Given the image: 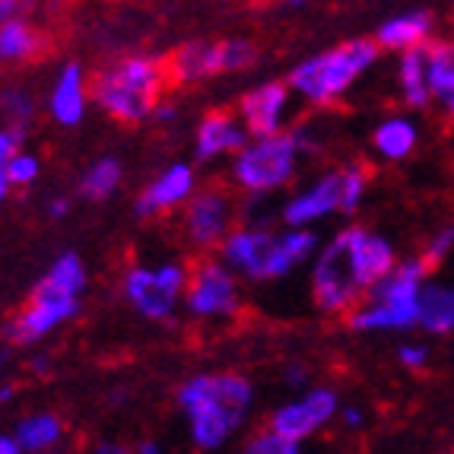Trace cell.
Listing matches in <instances>:
<instances>
[{
	"label": "cell",
	"mask_w": 454,
	"mask_h": 454,
	"mask_svg": "<svg viewBox=\"0 0 454 454\" xmlns=\"http://www.w3.org/2000/svg\"><path fill=\"white\" fill-rule=\"evenodd\" d=\"M277 194H242L239 197V223L251 226H277L280 223V204H273Z\"/></svg>",
	"instance_id": "cell-31"
},
{
	"label": "cell",
	"mask_w": 454,
	"mask_h": 454,
	"mask_svg": "<svg viewBox=\"0 0 454 454\" xmlns=\"http://www.w3.org/2000/svg\"><path fill=\"white\" fill-rule=\"evenodd\" d=\"M13 435L20 439L26 454H45L61 448V442L67 439V426L51 410H35V413H26L23 419H16Z\"/></svg>",
	"instance_id": "cell-21"
},
{
	"label": "cell",
	"mask_w": 454,
	"mask_h": 454,
	"mask_svg": "<svg viewBox=\"0 0 454 454\" xmlns=\"http://www.w3.org/2000/svg\"><path fill=\"white\" fill-rule=\"evenodd\" d=\"M417 124L410 121V118L391 114V118H385L379 128L372 130V150L387 162H401L417 150Z\"/></svg>",
	"instance_id": "cell-26"
},
{
	"label": "cell",
	"mask_w": 454,
	"mask_h": 454,
	"mask_svg": "<svg viewBox=\"0 0 454 454\" xmlns=\"http://www.w3.org/2000/svg\"><path fill=\"white\" fill-rule=\"evenodd\" d=\"M343 245H347L349 264L356 270V280L363 289H369L372 283H379L394 264H397V251L387 242L385 235L372 232L365 226H343Z\"/></svg>",
	"instance_id": "cell-19"
},
{
	"label": "cell",
	"mask_w": 454,
	"mask_h": 454,
	"mask_svg": "<svg viewBox=\"0 0 454 454\" xmlns=\"http://www.w3.org/2000/svg\"><path fill=\"white\" fill-rule=\"evenodd\" d=\"M369 194V168L353 162L340 168V216H353Z\"/></svg>",
	"instance_id": "cell-30"
},
{
	"label": "cell",
	"mask_w": 454,
	"mask_h": 454,
	"mask_svg": "<svg viewBox=\"0 0 454 454\" xmlns=\"http://www.w3.org/2000/svg\"><path fill=\"white\" fill-rule=\"evenodd\" d=\"M248 128L242 124L239 112L229 108H210L200 114V121L194 128V162L210 166V162L232 160L235 153L248 144Z\"/></svg>",
	"instance_id": "cell-18"
},
{
	"label": "cell",
	"mask_w": 454,
	"mask_h": 454,
	"mask_svg": "<svg viewBox=\"0 0 454 454\" xmlns=\"http://www.w3.org/2000/svg\"><path fill=\"white\" fill-rule=\"evenodd\" d=\"M397 92L407 108H426L432 98L429 90V64H426V45L407 48L397 58Z\"/></svg>",
	"instance_id": "cell-25"
},
{
	"label": "cell",
	"mask_w": 454,
	"mask_h": 454,
	"mask_svg": "<svg viewBox=\"0 0 454 454\" xmlns=\"http://www.w3.org/2000/svg\"><path fill=\"white\" fill-rule=\"evenodd\" d=\"M293 102L295 92L286 80H264V83L242 92L235 112H239V118H242L251 137L280 134L293 121Z\"/></svg>",
	"instance_id": "cell-15"
},
{
	"label": "cell",
	"mask_w": 454,
	"mask_h": 454,
	"mask_svg": "<svg viewBox=\"0 0 454 454\" xmlns=\"http://www.w3.org/2000/svg\"><path fill=\"white\" fill-rule=\"evenodd\" d=\"M435 29V20L426 10H407V13H397L391 20L375 29V42H379L381 51H407V48H419L432 38Z\"/></svg>",
	"instance_id": "cell-20"
},
{
	"label": "cell",
	"mask_w": 454,
	"mask_h": 454,
	"mask_svg": "<svg viewBox=\"0 0 454 454\" xmlns=\"http://www.w3.org/2000/svg\"><path fill=\"white\" fill-rule=\"evenodd\" d=\"M397 359H401L403 369H426L429 365V349L423 347V343H403L401 349H397Z\"/></svg>",
	"instance_id": "cell-36"
},
{
	"label": "cell",
	"mask_w": 454,
	"mask_h": 454,
	"mask_svg": "<svg viewBox=\"0 0 454 454\" xmlns=\"http://www.w3.org/2000/svg\"><path fill=\"white\" fill-rule=\"evenodd\" d=\"M86 286H90V270H86L83 258H80L76 251H61V254L48 264V270L42 273V280L35 283V293L83 299Z\"/></svg>",
	"instance_id": "cell-22"
},
{
	"label": "cell",
	"mask_w": 454,
	"mask_h": 454,
	"mask_svg": "<svg viewBox=\"0 0 454 454\" xmlns=\"http://www.w3.org/2000/svg\"><path fill=\"white\" fill-rule=\"evenodd\" d=\"M0 365H4V353H0Z\"/></svg>",
	"instance_id": "cell-50"
},
{
	"label": "cell",
	"mask_w": 454,
	"mask_h": 454,
	"mask_svg": "<svg viewBox=\"0 0 454 454\" xmlns=\"http://www.w3.org/2000/svg\"><path fill=\"white\" fill-rule=\"evenodd\" d=\"M23 144H26L23 130H16V128H10V124L0 121V168L7 166V160L16 150H23Z\"/></svg>",
	"instance_id": "cell-35"
},
{
	"label": "cell",
	"mask_w": 454,
	"mask_h": 454,
	"mask_svg": "<svg viewBox=\"0 0 454 454\" xmlns=\"http://www.w3.org/2000/svg\"><path fill=\"white\" fill-rule=\"evenodd\" d=\"M302 156L305 150L293 128L248 137V144L229 160V184L239 194H277L299 178Z\"/></svg>",
	"instance_id": "cell-5"
},
{
	"label": "cell",
	"mask_w": 454,
	"mask_h": 454,
	"mask_svg": "<svg viewBox=\"0 0 454 454\" xmlns=\"http://www.w3.org/2000/svg\"><path fill=\"white\" fill-rule=\"evenodd\" d=\"M200 188L194 162H168L162 172H156L134 197L137 220H156V216H172L182 213V207L191 200V194Z\"/></svg>",
	"instance_id": "cell-14"
},
{
	"label": "cell",
	"mask_w": 454,
	"mask_h": 454,
	"mask_svg": "<svg viewBox=\"0 0 454 454\" xmlns=\"http://www.w3.org/2000/svg\"><path fill=\"white\" fill-rule=\"evenodd\" d=\"M419 327L429 333H454V289L445 283H423L419 293Z\"/></svg>",
	"instance_id": "cell-27"
},
{
	"label": "cell",
	"mask_w": 454,
	"mask_h": 454,
	"mask_svg": "<svg viewBox=\"0 0 454 454\" xmlns=\"http://www.w3.org/2000/svg\"><path fill=\"white\" fill-rule=\"evenodd\" d=\"M254 385L242 372H200L175 391V403L197 451H220L242 435L254 410Z\"/></svg>",
	"instance_id": "cell-1"
},
{
	"label": "cell",
	"mask_w": 454,
	"mask_h": 454,
	"mask_svg": "<svg viewBox=\"0 0 454 454\" xmlns=\"http://www.w3.org/2000/svg\"><path fill=\"white\" fill-rule=\"evenodd\" d=\"M337 410H340V397H337L333 387H302L293 401L280 403V407L273 410L270 417H267V426L273 432H280L283 439L305 445V442L315 439L321 429H327L337 419Z\"/></svg>",
	"instance_id": "cell-11"
},
{
	"label": "cell",
	"mask_w": 454,
	"mask_h": 454,
	"mask_svg": "<svg viewBox=\"0 0 454 454\" xmlns=\"http://www.w3.org/2000/svg\"><path fill=\"white\" fill-rule=\"evenodd\" d=\"M245 451L248 454H299L302 445L283 439L280 432H273L270 426H264V429L251 432L248 439H245Z\"/></svg>",
	"instance_id": "cell-33"
},
{
	"label": "cell",
	"mask_w": 454,
	"mask_h": 454,
	"mask_svg": "<svg viewBox=\"0 0 454 454\" xmlns=\"http://www.w3.org/2000/svg\"><path fill=\"white\" fill-rule=\"evenodd\" d=\"M137 451H140V454H160L162 445H160V442H140V445H137Z\"/></svg>",
	"instance_id": "cell-46"
},
{
	"label": "cell",
	"mask_w": 454,
	"mask_h": 454,
	"mask_svg": "<svg viewBox=\"0 0 454 454\" xmlns=\"http://www.w3.org/2000/svg\"><path fill=\"white\" fill-rule=\"evenodd\" d=\"M168 76L178 86L207 83L213 76L242 74L258 64V45L248 38H194L166 58Z\"/></svg>",
	"instance_id": "cell-7"
},
{
	"label": "cell",
	"mask_w": 454,
	"mask_h": 454,
	"mask_svg": "<svg viewBox=\"0 0 454 454\" xmlns=\"http://www.w3.org/2000/svg\"><path fill=\"white\" fill-rule=\"evenodd\" d=\"M16 397V385H10V381H4L0 385V403H10Z\"/></svg>",
	"instance_id": "cell-44"
},
{
	"label": "cell",
	"mask_w": 454,
	"mask_h": 454,
	"mask_svg": "<svg viewBox=\"0 0 454 454\" xmlns=\"http://www.w3.org/2000/svg\"><path fill=\"white\" fill-rule=\"evenodd\" d=\"M280 379L286 387H293V391H302V387L311 385V369L305 363H286L280 369Z\"/></svg>",
	"instance_id": "cell-37"
},
{
	"label": "cell",
	"mask_w": 454,
	"mask_h": 454,
	"mask_svg": "<svg viewBox=\"0 0 454 454\" xmlns=\"http://www.w3.org/2000/svg\"><path fill=\"white\" fill-rule=\"evenodd\" d=\"M242 277L223 258H210V254H197L191 264L188 286H184V305L194 321L204 325H226V321L239 318L245 299H242Z\"/></svg>",
	"instance_id": "cell-8"
},
{
	"label": "cell",
	"mask_w": 454,
	"mask_h": 454,
	"mask_svg": "<svg viewBox=\"0 0 454 454\" xmlns=\"http://www.w3.org/2000/svg\"><path fill=\"white\" fill-rule=\"evenodd\" d=\"M4 175H7V182L13 188H32V184L42 178V160H38V153L32 150H16L13 156L7 160L4 166Z\"/></svg>",
	"instance_id": "cell-32"
},
{
	"label": "cell",
	"mask_w": 454,
	"mask_h": 454,
	"mask_svg": "<svg viewBox=\"0 0 454 454\" xmlns=\"http://www.w3.org/2000/svg\"><path fill=\"white\" fill-rule=\"evenodd\" d=\"M10 191H13V184L7 182V175H4V168H0V207H4V200L10 197Z\"/></svg>",
	"instance_id": "cell-45"
},
{
	"label": "cell",
	"mask_w": 454,
	"mask_h": 454,
	"mask_svg": "<svg viewBox=\"0 0 454 454\" xmlns=\"http://www.w3.org/2000/svg\"><path fill=\"white\" fill-rule=\"evenodd\" d=\"M191 264L184 261H162V264H130L121 273V299L134 315L146 321H172L175 311L184 305Z\"/></svg>",
	"instance_id": "cell-6"
},
{
	"label": "cell",
	"mask_w": 454,
	"mask_h": 454,
	"mask_svg": "<svg viewBox=\"0 0 454 454\" xmlns=\"http://www.w3.org/2000/svg\"><path fill=\"white\" fill-rule=\"evenodd\" d=\"M172 83L156 54H121L92 74V106L118 124H146Z\"/></svg>",
	"instance_id": "cell-2"
},
{
	"label": "cell",
	"mask_w": 454,
	"mask_h": 454,
	"mask_svg": "<svg viewBox=\"0 0 454 454\" xmlns=\"http://www.w3.org/2000/svg\"><path fill=\"white\" fill-rule=\"evenodd\" d=\"M283 4H286V7H302L305 0H283Z\"/></svg>",
	"instance_id": "cell-48"
},
{
	"label": "cell",
	"mask_w": 454,
	"mask_h": 454,
	"mask_svg": "<svg viewBox=\"0 0 454 454\" xmlns=\"http://www.w3.org/2000/svg\"><path fill=\"white\" fill-rule=\"evenodd\" d=\"M426 64H429L432 98L448 102L454 92V42H426Z\"/></svg>",
	"instance_id": "cell-29"
},
{
	"label": "cell",
	"mask_w": 454,
	"mask_h": 454,
	"mask_svg": "<svg viewBox=\"0 0 454 454\" xmlns=\"http://www.w3.org/2000/svg\"><path fill=\"white\" fill-rule=\"evenodd\" d=\"M29 13V0H0V23Z\"/></svg>",
	"instance_id": "cell-40"
},
{
	"label": "cell",
	"mask_w": 454,
	"mask_h": 454,
	"mask_svg": "<svg viewBox=\"0 0 454 454\" xmlns=\"http://www.w3.org/2000/svg\"><path fill=\"white\" fill-rule=\"evenodd\" d=\"M80 315V299L70 295H48L32 289L29 302L16 311L13 318L4 325V337L16 347H32V343L48 340L54 331H61L64 325Z\"/></svg>",
	"instance_id": "cell-12"
},
{
	"label": "cell",
	"mask_w": 454,
	"mask_h": 454,
	"mask_svg": "<svg viewBox=\"0 0 454 454\" xmlns=\"http://www.w3.org/2000/svg\"><path fill=\"white\" fill-rule=\"evenodd\" d=\"M92 106V76L80 61H64L45 92V112L58 128L83 124Z\"/></svg>",
	"instance_id": "cell-17"
},
{
	"label": "cell",
	"mask_w": 454,
	"mask_h": 454,
	"mask_svg": "<svg viewBox=\"0 0 454 454\" xmlns=\"http://www.w3.org/2000/svg\"><path fill=\"white\" fill-rule=\"evenodd\" d=\"M379 54L381 48L375 38H349V42H340V45L299 61L289 70L286 83L305 106L327 108L340 102L379 64Z\"/></svg>",
	"instance_id": "cell-3"
},
{
	"label": "cell",
	"mask_w": 454,
	"mask_h": 454,
	"mask_svg": "<svg viewBox=\"0 0 454 454\" xmlns=\"http://www.w3.org/2000/svg\"><path fill=\"white\" fill-rule=\"evenodd\" d=\"M70 213H74V200H70V197H64V194L51 197V200H48V207H45V216L51 223H64Z\"/></svg>",
	"instance_id": "cell-39"
},
{
	"label": "cell",
	"mask_w": 454,
	"mask_h": 454,
	"mask_svg": "<svg viewBox=\"0 0 454 454\" xmlns=\"http://www.w3.org/2000/svg\"><path fill=\"white\" fill-rule=\"evenodd\" d=\"M96 451H102V454H114V451H124V445H108V442H98Z\"/></svg>",
	"instance_id": "cell-47"
},
{
	"label": "cell",
	"mask_w": 454,
	"mask_h": 454,
	"mask_svg": "<svg viewBox=\"0 0 454 454\" xmlns=\"http://www.w3.org/2000/svg\"><path fill=\"white\" fill-rule=\"evenodd\" d=\"M445 106H448V112H451V118H454V92H451V96H448V102H445Z\"/></svg>",
	"instance_id": "cell-49"
},
{
	"label": "cell",
	"mask_w": 454,
	"mask_h": 454,
	"mask_svg": "<svg viewBox=\"0 0 454 454\" xmlns=\"http://www.w3.org/2000/svg\"><path fill=\"white\" fill-rule=\"evenodd\" d=\"M423 258H403L372 283L359 305L347 315L349 331L356 333H375V331H410L419 327V293L426 283Z\"/></svg>",
	"instance_id": "cell-4"
},
{
	"label": "cell",
	"mask_w": 454,
	"mask_h": 454,
	"mask_svg": "<svg viewBox=\"0 0 454 454\" xmlns=\"http://www.w3.org/2000/svg\"><path fill=\"white\" fill-rule=\"evenodd\" d=\"M309 293L315 309L321 315H331V318H347L349 311L359 305V299L365 295V289L356 280V270L349 264L347 245H343L340 232H333L327 242H321L318 254L311 258Z\"/></svg>",
	"instance_id": "cell-9"
},
{
	"label": "cell",
	"mask_w": 454,
	"mask_h": 454,
	"mask_svg": "<svg viewBox=\"0 0 454 454\" xmlns=\"http://www.w3.org/2000/svg\"><path fill=\"white\" fill-rule=\"evenodd\" d=\"M239 226V191L232 184H200L182 207V239L194 254H216Z\"/></svg>",
	"instance_id": "cell-10"
},
{
	"label": "cell",
	"mask_w": 454,
	"mask_h": 454,
	"mask_svg": "<svg viewBox=\"0 0 454 454\" xmlns=\"http://www.w3.org/2000/svg\"><path fill=\"white\" fill-rule=\"evenodd\" d=\"M32 372H35V375H48V372H51V359L35 356V359H32Z\"/></svg>",
	"instance_id": "cell-43"
},
{
	"label": "cell",
	"mask_w": 454,
	"mask_h": 454,
	"mask_svg": "<svg viewBox=\"0 0 454 454\" xmlns=\"http://www.w3.org/2000/svg\"><path fill=\"white\" fill-rule=\"evenodd\" d=\"M124 184V162L118 156H98L83 168L80 182H76V194L83 197L86 204H106L112 200Z\"/></svg>",
	"instance_id": "cell-24"
},
{
	"label": "cell",
	"mask_w": 454,
	"mask_h": 454,
	"mask_svg": "<svg viewBox=\"0 0 454 454\" xmlns=\"http://www.w3.org/2000/svg\"><path fill=\"white\" fill-rule=\"evenodd\" d=\"M273 242H277V226H251V223H239V226L223 239L216 254H220L223 264L232 267L245 283L267 286V283H270Z\"/></svg>",
	"instance_id": "cell-13"
},
{
	"label": "cell",
	"mask_w": 454,
	"mask_h": 454,
	"mask_svg": "<svg viewBox=\"0 0 454 454\" xmlns=\"http://www.w3.org/2000/svg\"><path fill=\"white\" fill-rule=\"evenodd\" d=\"M337 423H340L343 429H363L365 426L363 407H356V403H340V410H337Z\"/></svg>",
	"instance_id": "cell-38"
},
{
	"label": "cell",
	"mask_w": 454,
	"mask_h": 454,
	"mask_svg": "<svg viewBox=\"0 0 454 454\" xmlns=\"http://www.w3.org/2000/svg\"><path fill=\"white\" fill-rule=\"evenodd\" d=\"M45 48V38L26 16L16 20H4L0 23V64L7 67H23V64L35 61Z\"/></svg>",
	"instance_id": "cell-23"
},
{
	"label": "cell",
	"mask_w": 454,
	"mask_h": 454,
	"mask_svg": "<svg viewBox=\"0 0 454 454\" xmlns=\"http://www.w3.org/2000/svg\"><path fill=\"white\" fill-rule=\"evenodd\" d=\"M0 454H23V445H20V439L13 435V429L0 432Z\"/></svg>",
	"instance_id": "cell-42"
},
{
	"label": "cell",
	"mask_w": 454,
	"mask_h": 454,
	"mask_svg": "<svg viewBox=\"0 0 454 454\" xmlns=\"http://www.w3.org/2000/svg\"><path fill=\"white\" fill-rule=\"evenodd\" d=\"M38 118V98L29 86L10 83L0 90V121L29 134Z\"/></svg>",
	"instance_id": "cell-28"
},
{
	"label": "cell",
	"mask_w": 454,
	"mask_h": 454,
	"mask_svg": "<svg viewBox=\"0 0 454 454\" xmlns=\"http://www.w3.org/2000/svg\"><path fill=\"white\" fill-rule=\"evenodd\" d=\"M175 118H178V108H175L172 102H168V98H162L160 106H156V112H153L150 121L153 124H172Z\"/></svg>",
	"instance_id": "cell-41"
},
{
	"label": "cell",
	"mask_w": 454,
	"mask_h": 454,
	"mask_svg": "<svg viewBox=\"0 0 454 454\" xmlns=\"http://www.w3.org/2000/svg\"><path fill=\"white\" fill-rule=\"evenodd\" d=\"M340 213V168L315 175L309 184L295 188L280 200V223L286 226H318Z\"/></svg>",
	"instance_id": "cell-16"
},
{
	"label": "cell",
	"mask_w": 454,
	"mask_h": 454,
	"mask_svg": "<svg viewBox=\"0 0 454 454\" xmlns=\"http://www.w3.org/2000/svg\"><path fill=\"white\" fill-rule=\"evenodd\" d=\"M451 248H454V226H442L439 232L429 239V245H426V251L419 258L426 261V267H435L451 254Z\"/></svg>",
	"instance_id": "cell-34"
}]
</instances>
